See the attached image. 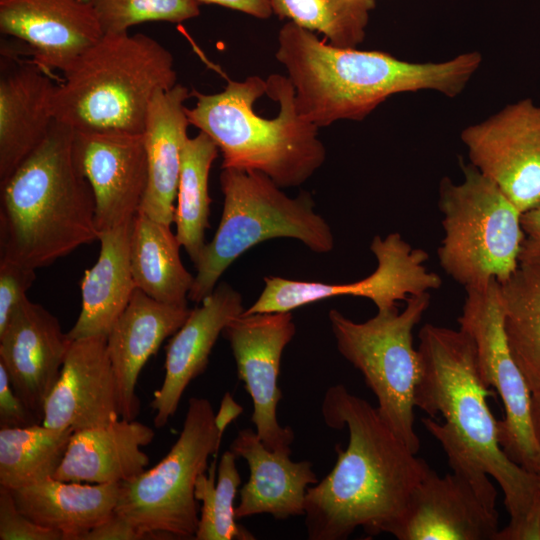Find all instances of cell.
I'll return each mask as SVG.
<instances>
[{
    "instance_id": "836d02e7",
    "label": "cell",
    "mask_w": 540,
    "mask_h": 540,
    "mask_svg": "<svg viewBox=\"0 0 540 540\" xmlns=\"http://www.w3.org/2000/svg\"><path fill=\"white\" fill-rule=\"evenodd\" d=\"M104 34L153 21L181 23L200 14L197 0H92Z\"/></svg>"
},
{
    "instance_id": "f6af8a7d",
    "label": "cell",
    "mask_w": 540,
    "mask_h": 540,
    "mask_svg": "<svg viewBox=\"0 0 540 540\" xmlns=\"http://www.w3.org/2000/svg\"><path fill=\"white\" fill-rule=\"evenodd\" d=\"M530 269L533 270L538 276H540V266L532 267Z\"/></svg>"
},
{
    "instance_id": "7bdbcfd3",
    "label": "cell",
    "mask_w": 540,
    "mask_h": 540,
    "mask_svg": "<svg viewBox=\"0 0 540 540\" xmlns=\"http://www.w3.org/2000/svg\"><path fill=\"white\" fill-rule=\"evenodd\" d=\"M529 472L533 473V475L535 477L538 492H539V496H540V456L533 463V465H532Z\"/></svg>"
},
{
    "instance_id": "6da1fadb",
    "label": "cell",
    "mask_w": 540,
    "mask_h": 540,
    "mask_svg": "<svg viewBox=\"0 0 540 540\" xmlns=\"http://www.w3.org/2000/svg\"><path fill=\"white\" fill-rule=\"evenodd\" d=\"M420 375L415 407L440 443L452 471L483 487L495 479L504 494L508 525L497 540H539L540 496L533 473L510 459L498 439L472 340L461 331L425 324L418 333Z\"/></svg>"
},
{
    "instance_id": "ac0fdd59",
    "label": "cell",
    "mask_w": 540,
    "mask_h": 540,
    "mask_svg": "<svg viewBox=\"0 0 540 540\" xmlns=\"http://www.w3.org/2000/svg\"><path fill=\"white\" fill-rule=\"evenodd\" d=\"M71 343L59 320L28 297L0 331V364L16 394L41 421Z\"/></svg>"
},
{
    "instance_id": "5bb4252c",
    "label": "cell",
    "mask_w": 540,
    "mask_h": 540,
    "mask_svg": "<svg viewBox=\"0 0 540 540\" xmlns=\"http://www.w3.org/2000/svg\"><path fill=\"white\" fill-rule=\"evenodd\" d=\"M296 332L292 312L240 314L224 328L239 379L251 397V421L270 450L291 454L294 432L280 425L277 408L282 398L278 378L283 350Z\"/></svg>"
},
{
    "instance_id": "e0dca14e",
    "label": "cell",
    "mask_w": 540,
    "mask_h": 540,
    "mask_svg": "<svg viewBox=\"0 0 540 540\" xmlns=\"http://www.w3.org/2000/svg\"><path fill=\"white\" fill-rule=\"evenodd\" d=\"M0 32L26 44L50 74L67 71L104 35L92 3L84 0H0Z\"/></svg>"
},
{
    "instance_id": "9c48e42d",
    "label": "cell",
    "mask_w": 540,
    "mask_h": 540,
    "mask_svg": "<svg viewBox=\"0 0 540 540\" xmlns=\"http://www.w3.org/2000/svg\"><path fill=\"white\" fill-rule=\"evenodd\" d=\"M430 292L412 295L398 307L355 322L336 309L328 318L339 353L359 370L378 401L377 410L394 434L414 453L420 448L415 431V387L420 357L413 329L430 306Z\"/></svg>"
},
{
    "instance_id": "4dcf8cb0",
    "label": "cell",
    "mask_w": 540,
    "mask_h": 540,
    "mask_svg": "<svg viewBox=\"0 0 540 540\" xmlns=\"http://www.w3.org/2000/svg\"><path fill=\"white\" fill-rule=\"evenodd\" d=\"M503 324L512 357L530 391H540V276L527 267L500 283Z\"/></svg>"
},
{
    "instance_id": "ba28073f",
    "label": "cell",
    "mask_w": 540,
    "mask_h": 540,
    "mask_svg": "<svg viewBox=\"0 0 540 540\" xmlns=\"http://www.w3.org/2000/svg\"><path fill=\"white\" fill-rule=\"evenodd\" d=\"M461 169V183L445 177L439 185L444 231L439 264L464 288L492 279L503 283L520 267L522 213L474 165L461 163Z\"/></svg>"
},
{
    "instance_id": "484cf974",
    "label": "cell",
    "mask_w": 540,
    "mask_h": 540,
    "mask_svg": "<svg viewBox=\"0 0 540 540\" xmlns=\"http://www.w3.org/2000/svg\"><path fill=\"white\" fill-rule=\"evenodd\" d=\"M131 224L100 232L98 259L81 280V311L67 333L71 340L107 336L127 307L136 289L130 265Z\"/></svg>"
},
{
    "instance_id": "d6a6232c",
    "label": "cell",
    "mask_w": 540,
    "mask_h": 540,
    "mask_svg": "<svg viewBox=\"0 0 540 540\" xmlns=\"http://www.w3.org/2000/svg\"><path fill=\"white\" fill-rule=\"evenodd\" d=\"M273 14L318 32L332 45L357 47L374 5L354 0H270Z\"/></svg>"
},
{
    "instance_id": "7c38bea8",
    "label": "cell",
    "mask_w": 540,
    "mask_h": 540,
    "mask_svg": "<svg viewBox=\"0 0 540 540\" xmlns=\"http://www.w3.org/2000/svg\"><path fill=\"white\" fill-rule=\"evenodd\" d=\"M370 250L377 259L376 270L352 283L328 284L264 277L263 291L243 314L292 312L298 307L337 296L367 298L378 311H385L397 308V302L406 301L412 295L441 287L440 276L425 266L428 252L412 248L401 234L394 232L385 238L375 236Z\"/></svg>"
},
{
    "instance_id": "8d00e7d4",
    "label": "cell",
    "mask_w": 540,
    "mask_h": 540,
    "mask_svg": "<svg viewBox=\"0 0 540 540\" xmlns=\"http://www.w3.org/2000/svg\"><path fill=\"white\" fill-rule=\"evenodd\" d=\"M42 421L16 394L7 372L0 364V428H19L40 424Z\"/></svg>"
},
{
    "instance_id": "e575fe53",
    "label": "cell",
    "mask_w": 540,
    "mask_h": 540,
    "mask_svg": "<svg viewBox=\"0 0 540 540\" xmlns=\"http://www.w3.org/2000/svg\"><path fill=\"white\" fill-rule=\"evenodd\" d=\"M0 540H63V535L28 518L18 509L12 491L0 486Z\"/></svg>"
},
{
    "instance_id": "f35d334b",
    "label": "cell",
    "mask_w": 540,
    "mask_h": 540,
    "mask_svg": "<svg viewBox=\"0 0 540 540\" xmlns=\"http://www.w3.org/2000/svg\"><path fill=\"white\" fill-rule=\"evenodd\" d=\"M143 535L115 511L85 533L81 540H139Z\"/></svg>"
},
{
    "instance_id": "ee69618b",
    "label": "cell",
    "mask_w": 540,
    "mask_h": 540,
    "mask_svg": "<svg viewBox=\"0 0 540 540\" xmlns=\"http://www.w3.org/2000/svg\"><path fill=\"white\" fill-rule=\"evenodd\" d=\"M354 1L363 2V3H367V4H371L375 6V0H354Z\"/></svg>"
},
{
    "instance_id": "603a6c76",
    "label": "cell",
    "mask_w": 540,
    "mask_h": 540,
    "mask_svg": "<svg viewBox=\"0 0 540 540\" xmlns=\"http://www.w3.org/2000/svg\"><path fill=\"white\" fill-rule=\"evenodd\" d=\"M230 450L246 460L250 471L239 492L237 520L258 514L277 520L305 515L307 487L318 482L311 462H294L289 454L268 449L251 428L237 433Z\"/></svg>"
},
{
    "instance_id": "8fae6325",
    "label": "cell",
    "mask_w": 540,
    "mask_h": 540,
    "mask_svg": "<svg viewBox=\"0 0 540 540\" xmlns=\"http://www.w3.org/2000/svg\"><path fill=\"white\" fill-rule=\"evenodd\" d=\"M465 290L466 299L457 323L474 344L481 378L503 402L504 419L498 421L499 443L510 459L529 471L540 456L531 421L532 392L507 342L501 285L492 279Z\"/></svg>"
},
{
    "instance_id": "4fadbf2b",
    "label": "cell",
    "mask_w": 540,
    "mask_h": 540,
    "mask_svg": "<svg viewBox=\"0 0 540 540\" xmlns=\"http://www.w3.org/2000/svg\"><path fill=\"white\" fill-rule=\"evenodd\" d=\"M470 163L524 213L540 206V105L510 104L461 133Z\"/></svg>"
},
{
    "instance_id": "1f68e13d",
    "label": "cell",
    "mask_w": 540,
    "mask_h": 540,
    "mask_svg": "<svg viewBox=\"0 0 540 540\" xmlns=\"http://www.w3.org/2000/svg\"><path fill=\"white\" fill-rule=\"evenodd\" d=\"M237 456L225 451L220 459L216 479V459L195 484V497L201 509L196 540H254L255 536L237 522L234 501L241 483L236 466Z\"/></svg>"
},
{
    "instance_id": "277c9868",
    "label": "cell",
    "mask_w": 540,
    "mask_h": 540,
    "mask_svg": "<svg viewBox=\"0 0 540 540\" xmlns=\"http://www.w3.org/2000/svg\"><path fill=\"white\" fill-rule=\"evenodd\" d=\"M192 94L188 121L217 145L222 169L261 172L283 188L303 184L325 162L319 128L300 115L287 76L254 75L217 93Z\"/></svg>"
},
{
    "instance_id": "5b68a950",
    "label": "cell",
    "mask_w": 540,
    "mask_h": 540,
    "mask_svg": "<svg viewBox=\"0 0 540 540\" xmlns=\"http://www.w3.org/2000/svg\"><path fill=\"white\" fill-rule=\"evenodd\" d=\"M74 129L54 120L0 183V253L38 269L99 239L95 198L73 156Z\"/></svg>"
},
{
    "instance_id": "d590c367",
    "label": "cell",
    "mask_w": 540,
    "mask_h": 540,
    "mask_svg": "<svg viewBox=\"0 0 540 540\" xmlns=\"http://www.w3.org/2000/svg\"><path fill=\"white\" fill-rule=\"evenodd\" d=\"M35 279L36 269L0 258V331L15 308L27 297L26 292Z\"/></svg>"
},
{
    "instance_id": "bcb514c9",
    "label": "cell",
    "mask_w": 540,
    "mask_h": 540,
    "mask_svg": "<svg viewBox=\"0 0 540 540\" xmlns=\"http://www.w3.org/2000/svg\"><path fill=\"white\" fill-rule=\"evenodd\" d=\"M539 540H540V521H539Z\"/></svg>"
},
{
    "instance_id": "60d3db41",
    "label": "cell",
    "mask_w": 540,
    "mask_h": 540,
    "mask_svg": "<svg viewBox=\"0 0 540 540\" xmlns=\"http://www.w3.org/2000/svg\"><path fill=\"white\" fill-rule=\"evenodd\" d=\"M242 412L243 407L234 400L229 392H226L222 397L217 413H215V425L221 440L227 426Z\"/></svg>"
},
{
    "instance_id": "d4e9b609",
    "label": "cell",
    "mask_w": 540,
    "mask_h": 540,
    "mask_svg": "<svg viewBox=\"0 0 540 540\" xmlns=\"http://www.w3.org/2000/svg\"><path fill=\"white\" fill-rule=\"evenodd\" d=\"M155 432L139 421L119 419L108 425L74 431L53 478L92 484L123 483L150 463L143 451Z\"/></svg>"
},
{
    "instance_id": "ffe728a7",
    "label": "cell",
    "mask_w": 540,
    "mask_h": 540,
    "mask_svg": "<svg viewBox=\"0 0 540 540\" xmlns=\"http://www.w3.org/2000/svg\"><path fill=\"white\" fill-rule=\"evenodd\" d=\"M0 183L44 140L54 122L52 74L1 49Z\"/></svg>"
},
{
    "instance_id": "2e32d148",
    "label": "cell",
    "mask_w": 540,
    "mask_h": 540,
    "mask_svg": "<svg viewBox=\"0 0 540 540\" xmlns=\"http://www.w3.org/2000/svg\"><path fill=\"white\" fill-rule=\"evenodd\" d=\"M73 156L93 191L99 234L131 224L147 186L144 132L74 130Z\"/></svg>"
},
{
    "instance_id": "d6986e66",
    "label": "cell",
    "mask_w": 540,
    "mask_h": 540,
    "mask_svg": "<svg viewBox=\"0 0 540 540\" xmlns=\"http://www.w3.org/2000/svg\"><path fill=\"white\" fill-rule=\"evenodd\" d=\"M120 417L106 336L72 340L60 376L46 400L42 424L79 431L111 424Z\"/></svg>"
},
{
    "instance_id": "44dd1931",
    "label": "cell",
    "mask_w": 540,
    "mask_h": 540,
    "mask_svg": "<svg viewBox=\"0 0 540 540\" xmlns=\"http://www.w3.org/2000/svg\"><path fill=\"white\" fill-rule=\"evenodd\" d=\"M200 303L166 346L164 380L151 402L157 428L174 416L185 389L206 370L218 337L244 311L240 293L225 282Z\"/></svg>"
},
{
    "instance_id": "f546056e",
    "label": "cell",
    "mask_w": 540,
    "mask_h": 540,
    "mask_svg": "<svg viewBox=\"0 0 540 540\" xmlns=\"http://www.w3.org/2000/svg\"><path fill=\"white\" fill-rule=\"evenodd\" d=\"M73 432L42 423L0 428V486L15 490L53 478Z\"/></svg>"
},
{
    "instance_id": "8992f818",
    "label": "cell",
    "mask_w": 540,
    "mask_h": 540,
    "mask_svg": "<svg viewBox=\"0 0 540 540\" xmlns=\"http://www.w3.org/2000/svg\"><path fill=\"white\" fill-rule=\"evenodd\" d=\"M53 114L75 131L143 133L157 92L175 86L172 53L143 34H104L63 73Z\"/></svg>"
},
{
    "instance_id": "7a4b0ae2",
    "label": "cell",
    "mask_w": 540,
    "mask_h": 540,
    "mask_svg": "<svg viewBox=\"0 0 540 540\" xmlns=\"http://www.w3.org/2000/svg\"><path fill=\"white\" fill-rule=\"evenodd\" d=\"M325 425L348 429L333 469L308 488L305 525L310 540H344L357 528L386 533L404 513L430 469L386 425L377 408L343 384L329 387L321 405Z\"/></svg>"
},
{
    "instance_id": "9a60e30c",
    "label": "cell",
    "mask_w": 540,
    "mask_h": 540,
    "mask_svg": "<svg viewBox=\"0 0 540 540\" xmlns=\"http://www.w3.org/2000/svg\"><path fill=\"white\" fill-rule=\"evenodd\" d=\"M496 498L495 487L455 471L439 476L430 468L386 533L398 540H497Z\"/></svg>"
},
{
    "instance_id": "f1b7e54d",
    "label": "cell",
    "mask_w": 540,
    "mask_h": 540,
    "mask_svg": "<svg viewBox=\"0 0 540 540\" xmlns=\"http://www.w3.org/2000/svg\"><path fill=\"white\" fill-rule=\"evenodd\" d=\"M218 151L217 145L203 132L188 137L183 148L174 213L175 234L194 265L206 245L211 203L208 179Z\"/></svg>"
},
{
    "instance_id": "4316f807",
    "label": "cell",
    "mask_w": 540,
    "mask_h": 540,
    "mask_svg": "<svg viewBox=\"0 0 540 540\" xmlns=\"http://www.w3.org/2000/svg\"><path fill=\"white\" fill-rule=\"evenodd\" d=\"M121 483L92 484L55 478L11 490L18 509L35 523L58 531L63 540H81L109 517Z\"/></svg>"
},
{
    "instance_id": "52a82bcc",
    "label": "cell",
    "mask_w": 540,
    "mask_h": 540,
    "mask_svg": "<svg viewBox=\"0 0 540 540\" xmlns=\"http://www.w3.org/2000/svg\"><path fill=\"white\" fill-rule=\"evenodd\" d=\"M224 195L222 216L211 242L195 264L188 299L199 304L225 270L244 252L274 238H294L315 253L334 248L328 223L314 212L311 194L287 196L267 175L226 168L219 177Z\"/></svg>"
},
{
    "instance_id": "7dc6e473",
    "label": "cell",
    "mask_w": 540,
    "mask_h": 540,
    "mask_svg": "<svg viewBox=\"0 0 540 540\" xmlns=\"http://www.w3.org/2000/svg\"><path fill=\"white\" fill-rule=\"evenodd\" d=\"M84 1H86V2H90V3L92 2V0H84Z\"/></svg>"
},
{
    "instance_id": "b9f144b4",
    "label": "cell",
    "mask_w": 540,
    "mask_h": 540,
    "mask_svg": "<svg viewBox=\"0 0 540 540\" xmlns=\"http://www.w3.org/2000/svg\"><path fill=\"white\" fill-rule=\"evenodd\" d=\"M531 421L535 438L540 446V391L531 396Z\"/></svg>"
},
{
    "instance_id": "3957f363",
    "label": "cell",
    "mask_w": 540,
    "mask_h": 540,
    "mask_svg": "<svg viewBox=\"0 0 540 540\" xmlns=\"http://www.w3.org/2000/svg\"><path fill=\"white\" fill-rule=\"evenodd\" d=\"M277 41L275 56L294 87L297 109L318 128L361 120L398 93L433 90L455 97L482 62L479 52L443 62H409L382 51L332 45L290 21Z\"/></svg>"
},
{
    "instance_id": "74e56055",
    "label": "cell",
    "mask_w": 540,
    "mask_h": 540,
    "mask_svg": "<svg viewBox=\"0 0 540 540\" xmlns=\"http://www.w3.org/2000/svg\"><path fill=\"white\" fill-rule=\"evenodd\" d=\"M524 241L519 255L521 267L540 266V206L522 213Z\"/></svg>"
},
{
    "instance_id": "cb8c5ba5",
    "label": "cell",
    "mask_w": 540,
    "mask_h": 540,
    "mask_svg": "<svg viewBox=\"0 0 540 540\" xmlns=\"http://www.w3.org/2000/svg\"><path fill=\"white\" fill-rule=\"evenodd\" d=\"M189 96L182 84L157 92L144 129L148 178L139 212L169 226L174 223L182 153L189 137L185 106Z\"/></svg>"
},
{
    "instance_id": "83f0119b",
    "label": "cell",
    "mask_w": 540,
    "mask_h": 540,
    "mask_svg": "<svg viewBox=\"0 0 540 540\" xmlns=\"http://www.w3.org/2000/svg\"><path fill=\"white\" fill-rule=\"evenodd\" d=\"M171 226L138 212L131 224L130 265L136 288L167 304L187 306L194 277L180 257Z\"/></svg>"
},
{
    "instance_id": "30bf717a",
    "label": "cell",
    "mask_w": 540,
    "mask_h": 540,
    "mask_svg": "<svg viewBox=\"0 0 540 540\" xmlns=\"http://www.w3.org/2000/svg\"><path fill=\"white\" fill-rule=\"evenodd\" d=\"M220 445L210 401L190 398L176 442L155 466L121 483L115 512L145 539L156 535L195 539L199 522L195 484Z\"/></svg>"
},
{
    "instance_id": "7402d4cb",
    "label": "cell",
    "mask_w": 540,
    "mask_h": 540,
    "mask_svg": "<svg viewBox=\"0 0 540 540\" xmlns=\"http://www.w3.org/2000/svg\"><path fill=\"white\" fill-rule=\"evenodd\" d=\"M190 312L188 306L163 303L135 289L106 336L121 418L134 420L139 414L136 385L140 372L162 342L180 329Z\"/></svg>"
},
{
    "instance_id": "ab89813d",
    "label": "cell",
    "mask_w": 540,
    "mask_h": 540,
    "mask_svg": "<svg viewBox=\"0 0 540 540\" xmlns=\"http://www.w3.org/2000/svg\"><path fill=\"white\" fill-rule=\"evenodd\" d=\"M199 3L215 4L236 10L258 19H267L272 14L270 0H197Z\"/></svg>"
}]
</instances>
